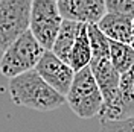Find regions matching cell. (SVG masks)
Returning <instances> with one entry per match:
<instances>
[{
	"label": "cell",
	"instance_id": "obj_1",
	"mask_svg": "<svg viewBox=\"0 0 134 132\" xmlns=\"http://www.w3.org/2000/svg\"><path fill=\"white\" fill-rule=\"evenodd\" d=\"M8 90L15 105L40 112L58 109L66 102V97L53 90L35 70L11 79Z\"/></svg>",
	"mask_w": 134,
	"mask_h": 132
},
{
	"label": "cell",
	"instance_id": "obj_2",
	"mask_svg": "<svg viewBox=\"0 0 134 132\" xmlns=\"http://www.w3.org/2000/svg\"><path fill=\"white\" fill-rule=\"evenodd\" d=\"M46 50L35 40L31 31L21 35L14 44L3 52L0 59V73L9 81L17 76L32 71L44 56Z\"/></svg>",
	"mask_w": 134,
	"mask_h": 132
},
{
	"label": "cell",
	"instance_id": "obj_3",
	"mask_svg": "<svg viewBox=\"0 0 134 132\" xmlns=\"http://www.w3.org/2000/svg\"><path fill=\"white\" fill-rule=\"evenodd\" d=\"M66 102L79 118H92L100 114L104 97L90 67L76 71L73 83L66 96Z\"/></svg>",
	"mask_w": 134,
	"mask_h": 132
},
{
	"label": "cell",
	"instance_id": "obj_4",
	"mask_svg": "<svg viewBox=\"0 0 134 132\" xmlns=\"http://www.w3.org/2000/svg\"><path fill=\"white\" fill-rule=\"evenodd\" d=\"M32 0H0V50L25 35L31 27Z\"/></svg>",
	"mask_w": 134,
	"mask_h": 132
},
{
	"label": "cell",
	"instance_id": "obj_5",
	"mask_svg": "<svg viewBox=\"0 0 134 132\" xmlns=\"http://www.w3.org/2000/svg\"><path fill=\"white\" fill-rule=\"evenodd\" d=\"M63 21L57 0H32L29 31L46 52H52Z\"/></svg>",
	"mask_w": 134,
	"mask_h": 132
},
{
	"label": "cell",
	"instance_id": "obj_6",
	"mask_svg": "<svg viewBox=\"0 0 134 132\" xmlns=\"http://www.w3.org/2000/svg\"><path fill=\"white\" fill-rule=\"evenodd\" d=\"M35 71L41 76L46 82L55 91H58L61 96L66 97L73 79H75V71L67 62L61 61L58 56H55L52 52H46L41 61L35 68Z\"/></svg>",
	"mask_w": 134,
	"mask_h": 132
},
{
	"label": "cell",
	"instance_id": "obj_7",
	"mask_svg": "<svg viewBox=\"0 0 134 132\" xmlns=\"http://www.w3.org/2000/svg\"><path fill=\"white\" fill-rule=\"evenodd\" d=\"M58 8L63 20L87 26L98 25L107 14L104 0H59Z\"/></svg>",
	"mask_w": 134,
	"mask_h": 132
},
{
	"label": "cell",
	"instance_id": "obj_8",
	"mask_svg": "<svg viewBox=\"0 0 134 132\" xmlns=\"http://www.w3.org/2000/svg\"><path fill=\"white\" fill-rule=\"evenodd\" d=\"M99 31L110 41L131 44L133 37V20L114 12H107L105 17L98 23Z\"/></svg>",
	"mask_w": 134,
	"mask_h": 132
},
{
	"label": "cell",
	"instance_id": "obj_9",
	"mask_svg": "<svg viewBox=\"0 0 134 132\" xmlns=\"http://www.w3.org/2000/svg\"><path fill=\"white\" fill-rule=\"evenodd\" d=\"M81 26H82L81 23L64 20L58 32V37L55 40V44L52 47V53L67 64H69V58H70L72 49L75 46V41L78 38V33L81 31Z\"/></svg>",
	"mask_w": 134,
	"mask_h": 132
},
{
	"label": "cell",
	"instance_id": "obj_10",
	"mask_svg": "<svg viewBox=\"0 0 134 132\" xmlns=\"http://www.w3.org/2000/svg\"><path fill=\"white\" fill-rule=\"evenodd\" d=\"M90 61H92V44H90V37H88V26L82 25L75 41V46L72 49V53H70L69 65L76 73L90 65Z\"/></svg>",
	"mask_w": 134,
	"mask_h": 132
},
{
	"label": "cell",
	"instance_id": "obj_11",
	"mask_svg": "<svg viewBox=\"0 0 134 132\" xmlns=\"http://www.w3.org/2000/svg\"><path fill=\"white\" fill-rule=\"evenodd\" d=\"M119 120L134 117V67L120 76L119 87Z\"/></svg>",
	"mask_w": 134,
	"mask_h": 132
},
{
	"label": "cell",
	"instance_id": "obj_12",
	"mask_svg": "<svg viewBox=\"0 0 134 132\" xmlns=\"http://www.w3.org/2000/svg\"><path fill=\"white\" fill-rule=\"evenodd\" d=\"M110 58L117 73L122 76L134 67V47L131 44L110 41Z\"/></svg>",
	"mask_w": 134,
	"mask_h": 132
},
{
	"label": "cell",
	"instance_id": "obj_13",
	"mask_svg": "<svg viewBox=\"0 0 134 132\" xmlns=\"http://www.w3.org/2000/svg\"><path fill=\"white\" fill-rule=\"evenodd\" d=\"M107 12H114L134 21V0H107Z\"/></svg>",
	"mask_w": 134,
	"mask_h": 132
},
{
	"label": "cell",
	"instance_id": "obj_14",
	"mask_svg": "<svg viewBox=\"0 0 134 132\" xmlns=\"http://www.w3.org/2000/svg\"><path fill=\"white\" fill-rule=\"evenodd\" d=\"M99 132H134V117L117 122H100Z\"/></svg>",
	"mask_w": 134,
	"mask_h": 132
},
{
	"label": "cell",
	"instance_id": "obj_15",
	"mask_svg": "<svg viewBox=\"0 0 134 132\" xmlns=\"http://www.w3.org/2000/svg\"><path fill=\"white\" fill-rule=\"evenodd\" d=\"M131 46L134 47V21H133V37H131Z\"/></svg>",
	"mask_w": 134,
	"mask_h": 132
}]
</instances>
